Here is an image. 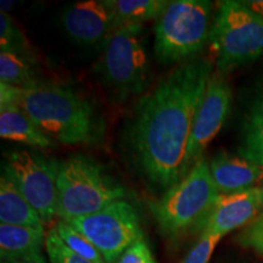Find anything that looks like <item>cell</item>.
<instances>
[{"instance_id": "6da1fadb", "label": "cell", "mask_w": 263, "mask_h": 263, "mask_svg": "<svg viewBox=\"0 0 263 263\" xmlns=\"http://www.w3.org/2000/svg\"><path fill=\"white\" fill-rule=\"evenodd\" d=\"M212 68L206 58L184 61L138 100L128 143L138 168L153 185L168 190L183 179L194 118Z\"/></svg>"}, {"instance_id": "7a4b0ae2", "label": "cell", "mask_w": 263, "mask_h": 263, "mask_svg": "<svg viewBox=\"0 0 263 263\" xmlns=\"http://www.w3.org/2000/svg\"><path fill=\"white\" fill-rule=\"evenodd\" d=\"M20 107L58 144L93 145L103 139L101 117L89 100L68 85L39 82L22 89Z\"/></svg>"}, {"instance_id": "3957f363", "label": "cell", "mask_w": 263, "mask_h": 263, "mask_svg": "<svg viewBox=\"0 0 263 263\" xmlns=\"http://www.w3.org/2000/svg\"><path fill=\"white\" fill-rule=\"evenodd\" d=\"M95 73L121 101L146 93L153 80V68L143 25L122 26L112 33L101 49Z\"/></svg>"}, {"instance_id": "277c9868", "label": "cell", "mask_w": 263, "mask_h": 263, "mask_svg": "<svg viewBox=\"0 0 263 263\" xmlns=\"http://www.w3.org/2000/svg\"><path fill=\"white\" fill-rule=\"evenodd\" d=\"M58 217L62 221L97 213L127 196L97 161L74 155L60 162L58 173Z\"/></svg>"}, {"instance_id": "5b68a950", "label": "cell", "mask_w": 263, "mask_h": 263, "mask_svg": "<svg viewBox=\"0 0 263 263\" xmlns=\"http://www.w3.org/2000/svg\"><path fill=\"white\" fill-rule=\"evenodd\" d=\"M218 194L209 161L203 157L180 182L171 186L159 201L150 203L161 234L176 240L190 230H199Z\"/></svg>"}, {"instance_id": "8992f818", "label": "cell", "mask_w": 263, "mask_h": 263, "mask_svg": "<svg viewBox=\"0 0 263 263\" xmlns=\"http://www.w3.org/2000/svg\"><path fill=\"white\" fill-rule=\"evenodd\" d=\"M212 3L174 0L156 20L154 51L163 65L182 64L197 58L210 41Z\"/></svg>"}, {"instance_id": "52a82bcc", "label": "cell", "mask_w": 263, "mask_h": 263, "mask_svg": "<svg viewBox=\"0 0 263 263\" xmlns=\"http://www.w3.org/2000/svg\"><path fill=\"white\" fill-rule=\"evenodd\" d=\"M210 44L219 73L262 58L263 14L245 2H222L213 18Z\"/></svg>"}, {"instance_id": "ba28073f", "label": "cell", "mask_w": 263, "mask_h": 263, "mask_svg": "<svg viewBox=\"0 0 263 263\" xmlns=\"http://www.w3.org/2000/svg\"><path fill=\"white\" fill-rule=\"evenodd\" d=\"M5 159L3 173L16 184L43 223H50L59 210L57 182L60 162L34 150H14Z\"/></svg>"}, {"instance_id": "9c48e42d", "label": "cell", "mask_w": 263, "mask_h": 263, "mask_svg": "<svg viewBox=\"0 0 263 263\" xmlns=\"http://www.w3.org/2000/svg\"><path fill=\"white\" fill-rule=\"evenodd\" d=\"M65 222L87 236L106 263H117L129 246L143 239L137 210L126 200L111 203L93 215Z\"/></svg>"}, {"instance_id": "30bf717a", "label": "cell", "mask_w": 263, "mask_h": 263, "mask_svg": "<svg viewBox=\"0 0 263 263\" xmlns=\"http://www.w3.org/2000/svg\"><path fill=\"white\" fill-rule=\"evenodd\" d=\"M232 106V90L224 76L219 72L212 73L205 95L194 118L192 134L186 149L183 167V178L200 160L203 151L211 143L228 117Z\"/></svg>"}, {"instance_id": "8fae6325", "label": "cell", "mask_w": 263, "mask_h": 263, "mask_svg": "<svg viewBox=\"0 0 263 263\" xmlns=\"http://www.w3.org/2000/svg\"><path fill=\"white\" fill-rule=\"evenodd\" d=\"M61 25L72 42L91 49H103L117 29L115 16L105 0L70 4L62 11Z\"/></svg>"}, {"instance_id": "7c38bea8", "label": "cell", "mask_w": 263, "mask_h": 263, "mask_svg": "<svg viewBox=\"0 0 263 263\" xmlns=\"http://www.w3.org/2000/svg\"><path fill=\"white\" fill-rule=\"evenodd\" d=\"M263 211L261 186L234 194H218L199 230L224 236L233 230L250 224Z\"/></svg>"}, {"instance_id": "4fadbf2b", "label": "cell", "mask_w": 263, "mask_h": 263, "mask_svg": "<svg viewBox=\"0 0 263 263\" xmlns=\"http://www.w3.org/2000/svg\"><path fill=\"white\" fill-rule=\"evenodd\" d=\"M209 164L212 180L219 194L245 192L263 182V167L239 155L219 153L212 157Z\"/></svg>"}, {"instance_id": "5bb4252c", "label": "cell", "mask_w": 263, "mask_h": 263, "mask_svg": "<svg viewBox=\"0 0 263 263\" xmlns=\"http://www.w3.org/2000/svg\"><path fill=\"white\" fill-rule=\"evenodd\" d=\"M44 229L32 227L0 224V257L2 262L39 261L44 258Z\"/></svg>"}, {"instance_id": "9a60e30c", "label": "cell", "mask_w": 263, "mask_h": 263, "mask_svg": "<svg viewBox=\"0 0 263 263\" xmlns=\"http://www.w3.org/2000/svg\"><path fill=\"white\" fill-rule=\"evenodd\" d=\"M0 137L33 149H54L58 143L43 133L20 106L0 108Z\"/></svg>"}, {"instance_id": "2e32d148", "label": "cell", "mask_w": 263, "mask_h": 263, "mask_svg": "<svg viewBox=\"0 0 263 263\" xmlns=\"http://www.w3.org/2000/svg\"><path fill=\"white\" fill-rule=\"evenodd\" d=\"M0 222L2 224L44 229L41 216L5 173H2L0 178Z\"/></svg>"}, {"instance_id": "e0dca14e", "label": "cell", "mask_w": 263, "mask_h": 263, "mask_svg": "<svg viewBox=\"0 0 263 263\" xmlns=\"http://www.w3.org/2000/svg\"><path fill=\"white\" fill-rule=\"evenodd\" d=\"M238 154L263 167V83L242 121Z\"/></svg>"}, {"instance_id": "ac0fdd59", "label": "cell", "mask_w": 263, "mask_h": 263, "mask_svg": "<svg viewBox=\"0 0 263 263\" xmlns=\"http://www.w3.org/2000/svg\"><path fill=\"white\" fill-rule=\"evenodd\" d=\"M115 16L117 28L128 25H143L157 20L168 5L167 0H105Z\"/></svg>"}, {"instance_id": "d6986e66", "label": "cell", "mask_w": 263, "mask_h": 263, "mask_svg": "<svg viewBox=\"0 0 263 263\" xmlns=\"http://www.w3.org/2000/svg\"><path fill=\"white\" fill-rule=\"evenodd\" d=\"M35 59L15 52L0 51V83L27 89L39 83L34 66Z\"/></svg>"}, {"instance_id": "ffe728a7", "label": "cell", "mask_w": 263, "mask_h": 263, "mask_svg": "<svg viewBox=\"0 0 263 263\" xmlns=\"http://www.w3.org/2000/svg\"><path fill=\"white\" fill-rule=\"evenodd\" d=\"M54 227L60 239L65 242V245L68 249H71L74 254L80 255L81 257L93 263H106L103 255L91 244L90 240L78 232L77 229H74L70 223L60 219L55 223Z\"/></svg>"}, {"instance_id": "44dd1931", "label": "cell", "mask_w": 263, "mask_h": 263, "mask_svg": "<svg viewBox=\"0 0 263 263\" xmlns=\"http://www.w3.org/2000/svg\"><path fill=\"white\" fill-rule=\"evenodd\" d=\"M0 51L15 52L24 57L35 59L27 38L6 12H0Z\"/></svg>"}, {"instance_id": "7402d4cb", "label": "cell", "mask_w": 263, "mask_h": 263, "mask_svg": "<svg viewBox=\"0 0 263 263\" xmlns=\"http://www.w3.org/2000/svg\"><path fill=\"white\" fill-rule=\"evenodd\" d=\"M45 251L50 263H93L68 249L60 239L55 227L49 230L45 238Z\"/></svg>"}, {"instance_id": "603a6c76", "label": "cell", "mask_w": 263, "mask_h": 263, "mask_svg": "<svg viewBox=\"0 0 263 263\" xmlns=\"http://www.w3.org/2000/svg\"><path fill=\"white\" fill-rule=\"evenodd\" d=\"M221 239L222 236L219 235L201 233L199 241L190 250L182 263H209L217 244L221 241Z\"/></svg>"}, {"instance_id": "cb8c5ba5", "label": "cell", "mask_w": 263, "mask_h": 263, "mask_svg": "<svg viewBox=\"0 0 263 263\" xmlns=\"http://www.w3.org/2000/svg\"><path fill=\"white\" fill-rule=\"evenodd\" d=\"M238 242L244 248H250L257 254L263 255V216L250 223L242 230L238 236Z\"/></svg>"}, {"instance_id": "d4e9b609", "label": "cell", "mask_w": 263, "mask_h": 263, "mask_svg": "<svg viewBox=\"0 0 263 263\" xmlns=\"http://www.w3.org/2000/svg\"><path fill=\"white\" fill-rule=\"evenodd\" d=\"M117 263H157L151 254L149 245L144 239L134 242L129 246L122 256L118 258Z\"/></svg>"}, {"instance_id": "484cf974", "label": "cell", "mask_w": 263, "mask_h": 263, "mask_svg": "<svg viewBox=\"0 0 263 263\" xmlns=\"http://www.w3.org/2000/svg\"><path fill=\"white\" fill-rule=\"evenodd\" d=\"M22 88L0 83V108L8 106H20Z\"/></svg>"}, {"instance_id": "4316f807", "label": "cell", "mask_w": 263, "mask_h": 263, "mask_svg": "<svg viewBox=\"0 0 263 263\" xmlns=\"http://www.w3.org/2000/svg\"><path fill=\"white\" fill-rule=\"evenodd\" d=\"M255 11L263 14V2H245Z\"/></svg>"}, {"instance_id": "83f0119b", "label": "cell", "mask_w": 263, "mask_h": 263, "mask_svg": "<svg viewBox=\"0 0 263 263\" xmlns=\"http://www.w3.org/2000/svg\"><path fill=\"white\" fill-rule=\"evenodd\" d=\"M2 263H45V258L39 259V261H31V262H26V261H14V262H2Z\"/></svg>"}, {"instance_id": "f1b7e54d", "label": "cell", "mask_w": 263, "mask_h": 263, "mask_svg": "<svg viewBox=\"0 0 263 263\" xmlns=\"http://www.w3.org/2000/svg\"><path fill=\"white\" fill-rule=\"evenodd\" d=\"M261 189H262V195H263V182H262V186H261Z\"/></svg>"}]
</instances>
